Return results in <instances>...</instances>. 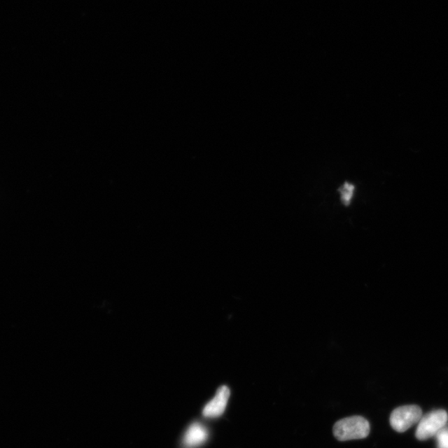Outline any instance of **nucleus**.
I'll return each mask as SVG.
<instances>
[{"label": "nucleus", "instance_id": "obj_1", "mask_svg": "<svg viewBox=\"0 0 448 448\" xmlns=\"http://www.w3.org/2000/svg\"><path fill=\"white\" fill-rule=\"evenodd\" d=\"M370 432V423L360 416L340 420L333 428L334 436L342 442L365 438L369 436Z\"/></svg>", "mask_w": 448, "mask_h": 448}, {"label": "nucleus", "instance_id": "obj_2", "mask_svg": "<svg viewBox=\"0 0 448 448\" xmlns=\"http://www.w3.org/2000/svg\"><path fill=\"white\" fill-rule=\"evenodd\" d=\"M447 421L448 414L445 410H435L425 415L419 421L416 431V438L424 441L436 436L442 428L447 427Z\"/></svg>", "mask_w": 448, "mask_h": 448}, {"label": "nucleus", "instance_id": "obj_3", "mask_svg": "<svg viewBox=\"0 0 448 448\" xmlns=\"http://www.w3.org/2000/svg\"><path fill=\"white\" fill-rule=\"evenodd\" d=\"M422 410L419 406L407 405L397 407L391 416L392 428L398 433H405L423 418Z\"/></svg>", "mask_w": 448, "mask_h": 448}, {"label": "nucleus", "instance_id": "obj_4", "mask_svg": "<svg viewBox=\"0 0 448 448\" xmlns=\"http://www.w3.org/2000/svg\"><path fill=\"white\" fill-rule=\"evenodd\" d=\"M230 397V388L224 386V385L219 388L213 400L209 401L204 407V416H206V418L212 419L220 416L226 410Z\"/></svg>", "mask_w": 448, "mask_h": 448}, {"label": "nucleus", "instance_id": "obj_5", "mask_svg": "<svg viewBox=\"0 0 448 448\" xmlns=\"http://www.w3.org/2000/svg\"><path fill=\"white\" fill-rule=\"evenodd\" d=\"M208 430L203 425L195 423L188 428L183 438V445L186 448H195L207 441Z\"/></svg>", "mask_w": 448, "mask_h": 448}, {"label": "nucleus", "instance_id": "obj_6", "mask_svg": "<svg viewBox=\"0 0 448 448\" xmlns=\"http://www.w3.org/2000/svg\"><path fill=\"white\" fill-rule=\"evenodd\" d=\"M340 194V200L344 206H349L351 203L356 187L353 183L346 182L338 190Z\"/></svg>", "mask_w": 448, "mask_h": 448}, {"label": "nucleus", "instance_id": "obj_7", "mask_svg": "<svg viewBox=\"0 0 448 448\" xmlns=\"http://www.w3.org/2000/svg\"><path fill=\"white\" fill-rule=\"evenodd\" d=\"M438 448H448V428L445 427L437 435Z\"/></svg>", "mask_w": 448, "mask_h": 448}]
</instances>
